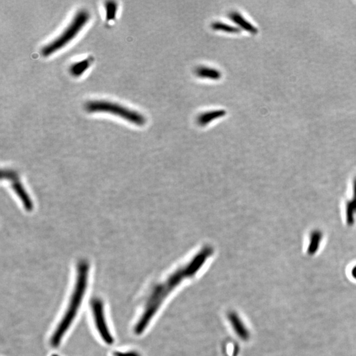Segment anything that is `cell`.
<instances>
[{"instance_id":"2","label":"cell","mask_w":356,"mask_h":356,"mask_svg":"<svg viewBox=\"0 0 356 356\" xmlns=\"http://www.w3.org/2000/svg\"><path fill=\"white\" fill-rule=\"evenodd\" d=\"M89 17L90 16L86 10H81L79 11L64 31L56 39L52 40L50 43L42 48L41 52L42 55L45 57L49 56L68 44L71 40L78 35L79 32L86 25Z\"/></svg>"},{"instance_id":"13","label":"cell","mask_w":356,"mask_h":356,"mask_svg":"<svg viewBox=\"0 0 356 356\" xmlns=\"http://www.w3.org/2000/svg\"><path fill=\"white\" fill-rule=\"evenodd\" d=\"M51 356H60L57 355H52Z\"/></svg>"},{"instance_id":"9","label":"cell","mask_w":356,"mask_h":356,"mask_svg":"<svg viewBox=\"0 0 356 356\" xmlns=\"http://www.w3.org/2000/svg\"><path fill=\"white\" fill-rule=\"evenodd\" d=\"M89 66V60L82 61V62L76 63L71 67V73L73 76H79L87 70Z\"/></svg>"},{"instance_id":"3","label":"cell","mask_w":356,"mask_h":356,"mask_svg":"<svg viewBox=\"0 0 356 356\" xmlns=\"http://www.w3.org/2000/svg\"><path fill=\"white\" fill-rule=\"evenodd\" d=\"M86 108L89 112L108 113L116 115L139 126L145 125L146 123V118L141 113L108 101H91L86 104Z\"/></svg>"},{"instance_id":"1","label":"cell","mask_w":356,"mask_h":356,"mask_svg":"<svg viewBox=\"0 0 356 356\" xmlns=\"http://www.w3.org/2000/svg\"><path fill=\"white\" fill-rule=\"evenodd\" d=\"M89 273L88 263L80 262L77 268L76 282L71 294L70 301L67 305L62 319L50 338V344L53 347H59L78 315L88 290Z\"/></svg>"},{"instance_id":"12","label":"cell","mask_w":356,"mask_h":356,"mask_svg":"<svg viewBox=\"0 0 356 356\" xmlns=\"http://www.w3.org/2000/svg\"><path fill=\"white\" fill-rule=\"evenodd\" d=\"M352 275H353L354 278L356 279V266L355 268H353V270H352Z\"/></svg>"},{"instance_id":"8","label":"cell","mask_w":356,"mask_h":356,"mask_svg":"<svg viewBox=\"0 0 356 356\" xmlns=\"http://www.w3.org/2000/svg\"><path fill=\"white\" fill-rule=\"evenodd\" d=\"M211 27L214 30L230 34H237L241 31V29L237 26L230 25V24L223 23V22H214L212 24Z\"/></svg>"},{"instance_id":"4","label":"cell","mask_w":356,"mask_h":356,"mask_svg":"<svg viewBox=\"0 0 356 356\" xmlns=\"http://www.w3.org/2000/svg\"><path fill=\"white\" fill-rule=\"evenodd\" d=\"M90 309L94 326L99 337L106 345H112L114 339L107 323L104 304L102 299L99 297L93 298L90 302Z\"/></svg>"},{"instance_id":"7","label":"cell","mask_w":356,"mask_h":356,"mask_svg":"<svg viewBox=\"0 0 356 356\" xmlns=\"http://www.w3.org/2000/svg\"><path fill=\"white\" fill-rule=\"evenodd\" d=\"M195 74L198 78L208 79L210 80H219L222 77L221 72L217 69L205 66H198L196 68Z\"/></svg>"},{"instance_id":"6","label":"cell","mask_w":356,"mask_h":356,"mask_svg":"<svg viewBox=\"0 0 356 356\" xmlns=\"http://www.w3.org/2000/svg\"><path fill=\"white\" fill-rule=\"evenodd\" d=\"M226 114L225 110H213L200 114L197 118V122L200 126H205L216 119L222 118Z\"/></svg>"},{"instance_id":"5","label":"cell","mask_w":356,"mask_h":356,"mask_svg":"<svg viewBox=\"0 0 356 356\" xmlns=\"http://www.w3.org/2000/svg\"><path fill=\"white\" fill-rule=\"evenodd\" d=\"M229 18L234 23L236 24L240 29L246 30L252 34H256L258 32V29L256 26L253 25L251 22L247 20L238 11H231L229 13Z\"/></svg>"},{"instance_id":"10","label":"cell","mask_w":356,"mask_h":356,"mask_svg":"<svg viewBox=\"0 0 356 356\" xmlns=\"http://www.w3.org/2000/svg\"><path fill=\"white\" fill-rule=\"evenodd\" d=\"M117 6L114 2H108L106 5L107 18L112 19L116 12Z\"/></svg>"},{"instance_id":"11","label":"cell","mask_w":356,"mask_h":356,"mask_svg":"<svg viewBox=\"0 0 356 356\" xmlns=\"http://www.w3.org/2000/svg\"><path fill=\"white\" fill-rule=\"evenodd\" d=\"M113 356H140L138 353L133 351H116Z\"/></svg>"}]
</instances>
